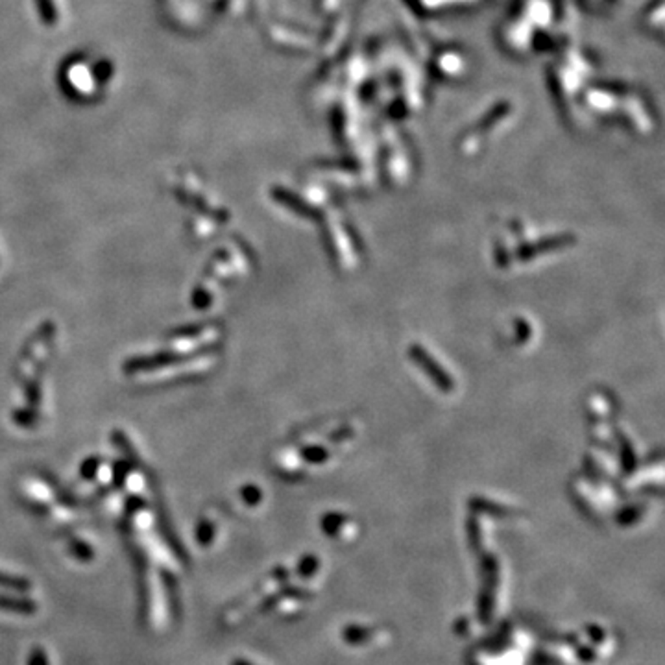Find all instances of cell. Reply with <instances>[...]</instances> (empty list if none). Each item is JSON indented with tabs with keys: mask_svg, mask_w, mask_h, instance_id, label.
I'll return each mask as SVG.
<instances>
[{
	"mask_svg": "<svg viewBox=\"0 0 665 665\" xmlns=\"http://www.w3.org/2000/svg\"><path fill=\"white\" fill-rule=\"evenodd\" d=\"M416 353H418V351H416ZM416 359H418V361H420V362H422L423 368H429V370H431L432 377L437 379V383H440V386H442V388H451V381L447 379L446 373H442V371H438L437 366L432 364V361H431V359H429V357L425 355V353H418ZM429 370H427V371H429Z\"/></svg>",
	"mask_w": 665,
	"mask_h": 665,
	"instance_id": "1",
	"label": "cell"
}]
</instances>
